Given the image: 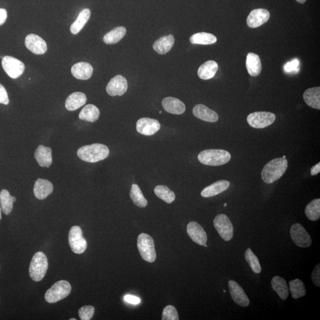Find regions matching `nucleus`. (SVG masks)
<instances>
[{"instance_id": "5701e85b", "label": "nucleus", "mask_w": 320, "mask_h": 320, "mask_svg": "<svg viewBox=\"0 0 320 320\" xmlns=\"http://www.w3.org/2000/svg\"><path fill=\"white\" fill-rule=\"evenodd\" d=\"M93 72V67L87 63L74 64L71 68V73L77 79L86 80L90 79Z\"/></svg>"}, {"instance_id": "c9c22d12", "label": "nucleus", "mask_w": 320, "mask_h": 320, "mask_svg": "<svg viewBox=\"0 0 320 320\" xmlns=\"http://www.w3.org/2000/svg\"><path fill=\"white\" fill-rule=\"evenodd\" d=\"M289 290L294 299L303 297L306 293L304 284L299 279H295L289 282Z\"/></svg>"}, {"instance_id": "39448f33", "label": "nucleus", "mask_w": 320, "mask_h": 320, "mask_svg": "<svg viewBox=\"0 0 320 320\" xmlns=\"http://www.w3.org/2000/svg\"><path fill=\"white\" fill-rule=\"evenodd\" d=\"M137 246L142 259L150 263L154 262L157 255H156L154 242L152 236L147 234H141L137 240Z\"/></svg>"}, {"instance_id": "f03ea898", "label": "nucleus", "mask_w": 320, "mask_h": 320, "mask_svg": "<svg viewBox=\"0 0 320 320\" xmlns=\"http://www.w3.org/2000/svg\"><path fill=\"white\" fill-rule=\"evenodd\" d=\"M108 147L101 144L85 145L77 151V155L81 160L88 163H96L108 157Z\"/></svg>"}, {"instance_id": "72a5a7b5", "label": "nucleus", "mask_w": 320, "mask_h": 320, "mask_svg": "<svg viewBox=\"0 0 320 320\" xmlns=\"http://www.w3.org/2000/svg\"><path fill=\"white\" fill-rule=\"evenodd\" d=\"M126 33V29L124 27H118L104 35L103 41L108 45L117 44L125 36Z\"/></svg>"}, {"instance_id": "a19ab883", "label": "nucleus", "mask_w": 320, "mask_h": 320, "mask_svg": "<svg viewBox=\"0 0 320 320\" xmlns=\"http://www.w3.org/2000/svg\"><path fill=\"white\" fill-rule=\"evenodd\" d=\"M95 313V308L92 306H82L79 311L80 318L82 320H90Z\"/></svg>"}, {"instance_id": "49530a36", "label": "nucleus", "mask_w": 320, "mask_h": 320, "mask_svg": "<svg viewBox=\"0 0 320 320\" xmlns=\"http://www.w3.org/2000/svg\"><path fill=\"white\" fill-rule=\"evenodd\" d=\"M7 18V12L4 9H0V26L5 23Z\"/></svg>"}, {"instance_id": "603ef678", "label": "nucleus", "mask_w": 320, "mask_h": 320, "mask_svg": "<svg viewBox=\"0 0 320 320\" xmlns=\"http://www.w3.org/2000/svg\"><path fill=\"white\" fill-rule=\"evenodd\" d=\"M69 320H76V319H69Z\"/></svg>"}, {"instance_id": "4468645a", "label": "nucleus", "mask_w": 320, "mask_h": 320, "mask_svg": "<svg viewBox=\"0 0 320 320\" xmlns=\"http://www.w3.org/2000/svg\"><path fill=\"white\" fill-rule=\"evenodd\" d=\"M27 48L36 55H42L47 51V43L44 39L35 34H30L25 39Z\"/></svg>"}, {"instance_id": "c85d7f7f", "label": "nucleus", "mask_w": 320, "mask_h": 320, "mask_svg": "<svg viewBox=\"0 0 320 320\" xmlns=\"http://www.w3.org/2000/svg\"><path fill=\"white\" fill-rule=\"evenodd\" d=\"M271 287L282 300H286L289 295V288L286 281L280 276L273 277L271 281Z\"/></svg>"}, {"instance_id": "864d4df0", "label": "nucleus", "mask_w": 320, "mask_h": 320, "mask_svg": "<svg viewBox=\"0 0 320 320\" xmlns=\"http://www.w3.org/2000/svg\"><path fill=\"white\" fill-rule=\"evenodd\" d=\"M282 158H286V156L284 155V157H282Z\"/></svg>"}, {"instance_id": "20e7f679", "label": "nucleus", "mask_w": 320, "mask_h": 320, "mask_svg": "<svg viewBox=\"0 0 320 320\" xmlns=\"http://www.w3.org/2000/svg\"><path fill=\"white\" fill-rule=\"evenodd\" d=\"M48 268L47 256L41 252H37L32 258L29 267V274L34 281L39 282L44 279Z\"/></svg>"}, {"instance_id": "7ed1b4c3", "label": "nucleus", "mask_w": 320, "mask_h": 320, "mask_svg": "<svg viewBox=\"0 0 320 320\" xmlns=\"http://www.w3.org/2000/svg\"><path fill=\"white\" fill-rule=\"evenodd\" d=\"M198 158V160L204 165L219 166L229 162L231 155L227 151L210 149L201 152L199 154Z\"/></svg>"}, {"instance_id": "5fc2aeb1", "label": "nucleus", "mask_w": 320, "mask_h": 320, "mask_svg": "<svg viewBox=\"0 0 320 320\" xmlns=\"http://www.w3.org/2000/svg\"><path fill=\"white\" fill-rule=\"evenodd\" d=\"M224 292H225V293L226 292V290H224Z\"/></svg>"}, {"instance_id": "ea45409f", "label": "nucleus", "mask_w": 320, "mask_h": 320, "mask_svg": "<svg viewBox=\"0 0 320 320\" xmlns=\"http://www.w3.org/2000/svg\"><path fill=\"white\" fill-rule=\"evenodd\" d=\"M163 320H178V313L174 306L168 305L164 308L162 316Z\"/></svg>"}, {"instance_id": "8fccbe9b", "label": "nucleus", "mask_w": 320, "mask_h": 320, "mask_svg": "<svg viewBox=\"0 0 320 320\" xmlns=\"http://www.w3.org/2000/svg\"><path fill=\"white\" fill-rule=\"evenodd\" d=\"M1 211L2 210H1V205H0V220L1 219V218H2Z\"/></svg>"}, {"instance_id": "bb28decb", "label": "nucleus", "mask_w": 320, "mask_h": 320, "mask_svg": "<svg viewBox=\"0 0 320 320\" xmlns=\"http://www.w3.org/2000/svg\"><path fill=\"white\" fill-rule=\"evenodd\" d=\"M219 69V65L214 61H208L202 65L198 69V75L202 80L212 79Z\"/></svg>"}, {"instance_id": "2eb2a0df", "label": "nucleus", "mask_w": 320, "mask_h": 320, "mask_svg": "<svg viewBox=\"0 0 320 320\" xmlns=\"http://www.w3.org/2000/svg\"><path fill=\"white\" fill-rule=\"evenodd\" d=\"M270 13L268 10L257 9L252 10L247 18V24L250 28H257L264 25L269 19Z\"/></svg>"}, {"instance_id": "473e14b6", "label": "nucleus", "mask_w": 320, "mask_h": 320, "mask_svg": "<svg viewBox=\"0 0 320 320\" xmlns=\"http://www.w3.org/2000/svg\"><path fill=\"white\" fill-rule=\"evenodd\" d=\"M217 41V37L214 34L206 32H201L193 34L190 37V42L192 44L198 45H211Z\"/></svg>"}, {"instance_id": "9d476101", "label": "nucleus", "mask_w": 320, "mask_h": 320, "mask_svg": "<svg viewBox=\"0 0 320 320\" xmlns=\"http://www.w3.org/2000/svg\"><path fill=\"white\" fill-rule=\"evenodd\" d=\"M2 68L12 79H17L25 71V66L22 62L10 56H5L2 60Z\"/></svg>"}, {"instance_id": "b1692460", "label": "nucleus", "mask_w": 320, "mask_h": 320, "mask_svg": "<svg viewBox=\"0 0 320 320\" xmlns=\"http://www.w3.org/2000/svg\"><path fill=\"white\" fill-rule=\"evenodd\" d=\"M246 68L251 76L259 75L262 68L260 56L254 53H249L246 58Z\"/></svg>"}, {"instance_id": "f8f14e48", "label": "nucleus", "mask_w": 320, "mask_h": 320, "mask_svg": "<svg viewBox=\"0 0 320 320\" xmlns=\"http://www.w3.org/2000/svg\"><path fill=\"white\" fill-rule=\"evenodd\" d=\"M127 90V80L120 75H118L110 80L106 87L107 93L111 96H122Z\"/></svg>"}, {"instance_id": "2f4dec72", "label": "nucleus", "mask_w": 320, "mask_h": 320, "mask_svg": "<svg viewBox=\"0 0 320 320\" xmlns=\"http://www.w3.org/2000/svg\"><path fill=\"white\" fill-rule=\"evenodd\" d=\"M16 201V198L11 196L7 190L3 189L0 192V205L5 215H8L11 213L13 210V202Z\"/></svg>"}, {"instance_id": "de8ad7c7", "label": "nucleus", "mask_w": 320, "mask_h": 320, "mask_svg": "<svg viewBox=\"0 0 320 320\" xmlns=\"http://www.w3.org/2000/svg\"><path fill=\"white\" fill-rule=\"evenodd\" d=\"M320 163L317 164L314 166L311 169V174L312 176H316L320 173Z\"/></svg>"}, {"instance_id": "aec40b11", "label": "nucleus", "mask_w": 320, "mask_h": 320, "mask_svg": "<svg viewBox=\"0 0 320 320\" xmlns=\"http://www.w3.org/2000/svg\"><path fill=\"white\" fill-rule=\"evenodd\" d=\"M53 185L49 180L39 179L34 184V192L35 197L43 200L52 193Z\"/></svg>"}, {"instance_id": "412c9836", "label": "nucleus", "mask_w": 320, "mask_h": 320, "mask_svg": "<svg viewBox=\"0 0 320 320\" xmlns=\"http://www.w3.org/2000/svg\"><path fill=\"white\" fill-rule=\"evenodd\" d=\"M34 158L40 167L49 168L52 163V150L40 145L34 153Z\"/></svg>"}, {"instance_id": "dca6fc26", "label": "nucleus", "mask_w": 320, "mask_h": 320, "mask_svg": "<svg viewBox=\"0 0 320 320\" xmlns=\"http://www.w3.org/2000/svg\"><path fill=\"white\" fill-rule=\"evenodd\" d=\"M188 235L193 242L199 245L204 246L206 244L207 235L202 226L196 222H190L187 227Z\"/></svg>"}, {"instance_id": "6e6552de", "label": "nucleus", "mask_w": 320, "mask_h": 320, "mask_svg": "<svg viewBox=\"0 0 320 320\" xmlns=\"http://www.w3.org/2000/svg\"><path fill=\"white\" fill-rule=\"evenodd\" d=\"M214 225L223 240L228 241L233 238V226L227 215L222 214L218 215L214 220Z\"/></svg>"}, {"instance_id": "3c124183", "label": "nucleus", "mask_w": 320, "mask_h": 320, "mask_svg": "<svg viewBox=\"0 0 320 320\" xmlns=\"http://www.w3.org/2000/svg\"><path fill=\"white\" fill-rule=\"evenodd\" d=\"M227 204L226 203H224V207H226V206H227Z\"/></svg>"}, {"instance_id": "79ce46f5", "label": "nucleus", "mask_w": 320, "mask_h": 320, "mask_svg": "<svg viewBox=\"0 0 320 320\" xmlns=\"http://www.w3.org/2000/svg\"><path fill=\"white\" fill-rule=\"evenodd\" d=\"M312 281L316 286H320V265H317L312 273Z\"/></svg>"}, {"instance_id": "1a4fd4ad", "label": "nucleus", "mask_w": 320, "mask_h": 320, "mask_svg": "<svg viewBox=\"0 0 320 320\" xmlns=\"http://www.w3.org/2000/svg\"><path fill=\"white\" fill-rule=\"evenodd\" d=\"M68 241L72 251L75 253L82 254L87 249V241L83 237L82 229L78 226H74L69 231Z\"/></svg>"}, {"instance_id": "7c9ffc66", "label": "nucleus", "mask_w": 320, "mask_h": 320, "mask_svg": "<svg viewBox=\"0 0 320 320\" xmlns=\"http://www.w3.org/2000/svg\"><path fill=\"white\" fill-rule=\"evenodd\" d=\"M91 16L90 10L88 9L83 10L78 16L77 20L72 24L70 31L72 34H79L82 29L84 28L85 24L90 19Z\"/></svg>"}, {"instance_id": "f704fd0d", "label": "nucleus", "mask_w": 320, "mask_h": 320, "mask_svg": "<svg viewBox=\"0 0 320 320\" xmlns=\"http://www.w3.org/2000/svg\"><path fill=\"white\" fill-rule=\"evenodd\" d=\"M306 217L312 221H316L320 217V199H316L306 205L305 209Z\"/></svg>"}, {"instance_id": "58836bf2", "label": "nucleus", "mask_w": 320, "mask_h": 320, "mask_svg": "<svg viewBox=\"0 0 320 320\" xmlns=\"http://www.w3.org/2000/svg\"><path fill=\"white\" fill-rule=\"evenodd\" d=\"M245 259L253 272L255 273L261 272L262 268H261L259 260L251 249H247L245 253Z\"/></svg>"}, {"instance_id": "f3484780", "label": "nucleus", "mask_w": 320, "mask_h": 320, "mask_svg": "<svg viewBox=\"0 0 320 320\" xmlns=\"http://www.w3.org/2000/svg\"><path fill=\"white\" fill-rule=\"evenodd\" d=\"M231 298L238 305L246 307L250 304V300L240 285L233 280L228 282Z\"/></svg>"}, {"instance_id": "cd10ccee", "label": "nucleus", "mask_w": 320, "mask_h": 320, "mask_svg": "<svg viewBox=\"0 0 320 320\" xmlns=\"http://www.w3.org/2000/svg\"><path fill=\"white\" fill-rule=\"evenodd\" d=\"M174 44V38L172 34L161 37L155 41L153 45V49L161 55L166 54L173 48Z\"/></svg>"}, {"instance_id": "4c0bfd02", "label": "nucleus", "mask_w": 320, "mask_h": 320, "mask_svg": "<svg viewBox=\"0 0 320 320\" xmlns=\"http://www.w3.org/2000/svg\"><path fill=\"white\" fill-rule=\"evenodd\" d=\"M130 196L134 204L137 206L140 207V208H145V206H147V201L142 194L138 185L134 184L132 185Z\"/></svg>"}, {"instance_id": "09e8293b", "label": "nucleus", "mask_w": 320, "mask_h": 320, "mask_svg": "<svg viewBox=\"0 0 320 320\" xmlns=\"http://www.w3.org/2000/svg\"><path fill=\"white\" fill-rule=\"evenodd\" d=\"M298 2H299L300 4H304L306 1V0H296Z\"/></svg>"}, {"instance_id": "0eeeda50", "label": "nucleus", "mask_w": 320, "mask_h": 320, "mask_svg": "<svg viewBox=\"0 0 320 320\" xmlns=\"http://www.w3.org/2000/svg\"><path fill=\"white\" fill-rule=\"evenodd\" d=\"M276 120V116L273 113L255 112L252 113L247 118V122L252 128L262 129L273 124Z\"/></svg>"}, {"instance_id": "e433bc0d", "label": "nucleus", "mask_w": 320, "mask_h": 320, "mask_svg": "<svg viewBox=\"0 0 320 320\" xmlns=\"http://www.w3.org/2000/svg\"><path fill=\"white\" fill-rule=\"evenodd\" d=\"M154 193L158 198L168 203H171L176 199V195L173 191L165 185H158L156 186Z\"/></svg>"}, {"instance_id": "ddd939ff", "label": "nucleus", "mask_w": 320, "mask_h": 320, "mask_svg": "<svg viewBox=\"0 0 320 320\" xmlns=\"http://www.w3.org/2000/svg\"><path fill=\"white\" fill-rule=\"evenodd\" d=\"M161 125L157 120L143 118L136 122V130L142 135L152 136L160 130Z\"/></svg>"}, {"instance_id": "4be33fe9", "label": "nucleus", "mask_w": 320, "mask_h": 320, "mask_svg": "<svg viewBox=\"0 0 320 320\" xmlns=\"http://www.w3.org/2000/svg\"><path fill=\"white\" fill-rule=\"evenodd\" d=\"M162 104L166 111L171 114L182 115L185 110V104L181 101L171 97L164 99Z\"/></svg>"}, {"instance_id": "37998d69", "label": "nucleus", "mask_w": 320, "mask_h": 320, "mask_svg": "<svg viewBox=\"0 0 320 320\" xmlns=\"http://www.w3.org/2000/svg\"><path fill=\"white\" fill-rule=\"evenodd\" d=\"M300 62L298 60H294L290 62V63H287L286 64V66L284 67V69L285 71L286 72H291L293 71H298V66H299Z\"/></svg>"}, {"instance_id": "f257e3e1", "label": "nucleus", "mask_w": 320, "mask_h": 320, "mask_svg": "<svg viewBox=\"0 0 320 320\" xmlns=\"http://www.w3.org/2000/svg\"><path fill=\"white\" fill-rule=\"evenodd\" d=\"M287 166L288 162L286 158H277L271 160L264 166L261 173L263 182L273 184L284 175Z\"/></svg>"}, {"instance_id": "a211bd4d", "label": "nucleus", "mask_w": 320, "mask_h": 320, "mask_svg": "<svg viewBox=\"0 0 320 320\" xmlns=\"http://www.w3.org/2000/svg\"><path fill=\"white\" fill-rule=\"evenodd\" d=\"M193 114L198 119L208 122H216L219 119L217 113L202 104L193 107Z\"/></svg>"}, {"instance_id": "a18cd8bd", "label": "nucleus", "mask_w": 320, "mask_h": 320, "mask_svg": "<svg viewBox=\"0 0 320 320\" xmlns=\"http://www.w3.org/2000/svg\"><path fill=\"white\" fill-rule=\"evenodd\" d=\"M124 300L126 303H131V304L138 305L141 303V300L135 296L126 295L124 297Z\"/></svg>"}, {"instance_id": "c756f323", "label": "nucleus", "mask_w": 320, "mask_h": 320, "mask_svg": "<svg viewBox=\"0 0 320 320\" xmlns=\"http://www.w3.org/2000/svg\"><path fill=\"white\" fill-rule=\"evenodd\" d=\"M100 110L94 104H87L82 110L79 114L80 119L90 122H95L99 119Z\"/></svg>"}, {"instance_id": "c03bdc74", "label": "nucleus", "mask_w": 320, "mask_h": 320, "mask_svg": "<svg viewBox=\"0 0 320 320\" xmlns=\"http://www.w3.org/2000/svg\"><path fill=\"white\" fill-rule=\"evenodd\" d=\"M0 103L5 104V105H7L9 103L7 91L3 85L1 84H0Z\"/></svg>"}, {"instance_id": "9b49d317", "label": "nucleus", "mask_w": 320, "mask_h": 320, "mask_svg": "<svg viewBox=\"0 0 320 320\" xmlns=\"http://www.w3.org/2000/svg\"><path fill=\"white\" fill-rule=\"evenodd\" d=\"M290 235L293 242L298 247L306 248L312 244L311 236L302 225L295 224L292 226Z\"/></svg>"}, {"instance_id": "393cba45", "label": "nucleus", "mask_w": 320, "mask_h": 320, "mask_svg": "<svg viewBox=\"0 0 320 320\" xmlns=\"http://www.w3.org/2000/svg\"><path fill=\"white\" fill-rule=\"evenodd\" d=\"M303 101L312 108L320 109V87L308 88L303 95Z\"/></svg>"}, {"instance_id": "a878e982", "label": "nucleus", "mask_w": 320, "mask_h": 320, "mask_svg": "<svg viewBox=\"0 0 320 320\" xmlns=\"http://www.w3.org/2000/svg\"><path fill=\"white\" fill-rule=\"evenodd\" d=\"M86 101H87V98L84 93L75 92L67 98L66 107L69 111H74L84 105Z\"/></svg>"}, {"instance_id": "423d86ee", "label": "nucleus", "mask_w": 320, "mask_h": 320, "mask_svg": "<svg viewBox=\"0 0 320 320\" xmlns=\"http://www.w3.org/2000/svg\"><path fill=\"white\" fill-rule=\"evenodd\" d=\"M71 291V286L68 281H60L46 292L45 298L48 303L58 302L68 297Z\"/></svg>"}, {"instance_id": "6ab92c4d", "label": "nucleus", "mask_w": 320, "mask_h": 320, "mask_svg": "<svg viewBox=\"0 0 320 320\" xmlns=\"http://www.w3.org/2000/svg\"><path fill=\"white\" fill-rule=\"evenodd\" d=\"M230 183L227 180H219L214 184L204 188L201 192V196L203 198H211L220 194L229 188Z\"/></svg>"}]
</instances>
